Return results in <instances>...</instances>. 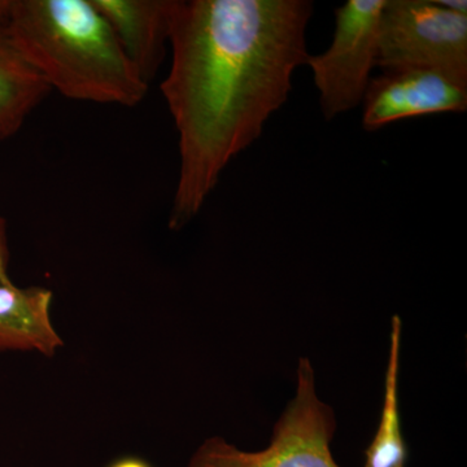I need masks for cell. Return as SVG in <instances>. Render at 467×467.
<instances>
[{
  "instance_id": "obj_3",
  "label": "cell",
  "mask_w": 467,
  "mask_h": 467,
  "mask_svg": "<svg viewBox=\"0 0 467 467\" xmlns=\"http://www.w3.org/2000/svg\"><path fill=\"white\" fill-rule=\"evenodd\" d=\"M296 376V393L265 450L244 451L212 438L195 451L189 467H340L330 450L337 420L333 409L318 398L308 358L300 359Z\"/></svg>"
},
{
  "instance_id": "obj_7",
  "label": "cell",
  "mask_w": 467,
  "mask_h": 467,
  "mask_svg": "<svg viewBox=\"0 0 467 467\" xmlns=\"http://www.w3.org/2000/svg\"><path fill=\"white\" fill-rule=\"evenodd\" d=\"M126 57L150 85L164 61L177 0H92Z\"/></svg>"
},
{
  "instance_id": "obj_2",
  "label": "cell",
  "mask_w": 467,
  "mask_h": 467,
  "mask_svg": "<svg viewBox=\"0 0 467 467\" xmlns=\"http://www.w3.org/2000/svg\"><path fill=\"white\" fill-rule=\"evenodd\" d=\"M5 23L15 47L63 97L135 107L149 91L92 0H9Z\"/></svg>"
},
{
  "instance_id": "obj_1",
  "label": "cell",
  "mask_w": 467,
  "mask_h": 467,
  "mask_svg": "<svg viewBox=\"0 0 467 467\" xmlns=\"http://www.w3.org/2000/svg\"><path fill=\"white\" fill-rule=\"evenodd\" d=\"M310 0H177L162 95L178 133L169 227L201 212L221 174L256 142L308 63Z\"/></svg>"
},
{
  "instance_id": "obj_13",
  "label": "cell",
  "mask_w": 467,
  "mask_h": 467,
  "mask_svg": "<svg viewBox=\"0 0 467 467\" xmlns=\"http://www.w3.org/2000/svg\"><path fill=\"white\" fill-rule=\"evenodd\" d=\"M439 5L457 14L467 15V3L465 0H438Z\"/></svg>"
},
{
  "instance_id": "obj_11",
  "label": "cell",
  "mask_w": 467,
  "mask_h": 467,
  "mask_svg": "<svg viewBox=\"0 0 467 467\" xmlns=\"http://www.w3.org/2000/svg\"><path fill=\"white\" fill-rule=\"evenodd\" d=\"M8 265V244L7 233H5V223L0 216V272L7 270Z\"/></svg>"
},
{
  "instance_id": "obj_12",
  "label": "cell",
  "mask_w": 467,
  "mask_h": 467,
  "mask_svg": "<svg viewBox=\"0 0 467 467\" xmlns=\"http://www.w3.org/2000/svg\"><path fill=\"white\" fill-rule=\"evenodd\" d=\"M107 467H152V465L149 461L140 459V457L124 456L112 461Z\"/></svg>"
},
{
  "instance_id": "obj_8",
  "label": "cell",
  "mask_w": 467,
  "mask_h": 467,
  "mask_svg": "<svg viewBox=\"0 0 467 467\" xmlns=\"http://www.w3.org/2000/svg\"><path fill=\"white\" fill-rule=\"evenodd\" d=\"M52 292L47 288H20L7 270L0 272V350H36L54 356L63 346L52 326Z\"/></svg>"
},
{
  "instance_id": "obj_6",
  "label": "cell",
  "mask_w": 467,
  "mask_h": 467,
  "mask_svg": "<svg viewBox=\"0 0 467 467\" xmlns=\"http://www.w3.org/2000/svg\"><path fill=\"white\" fill-rule=\"evenodd\" d=\"M362 107V126L376 131L411 117L465 112L467 85L435 70H389L371 78Z\"/></svg>"
},
{
  "instance_id": "obj_14",
  "label": "cell",
  "mask_w": 467,
  "mask_h": 467,
  "mask_svg": "<svg viewBox=\"0 0 467 467\" xmlns=\"http://www.w3.org/2000/svg\"><path fill=\"white\" fill-rule=\"evenodd\" d=\"M8 2L9 0H0V18L5 17L7 14Z\"/></svg>"
},
{
  "instance_id": "obj_4",
  "label": "cell",
  "mask_w": 467,
  "mask_h": 467,
  "mask_svg": "<svg viewBox=\"0 0 467 467\" xmlns=\"http://www.w3.org/2000/svg\"><path fill=\"white\" fill-rule=\"evenodd\" d=\"M377 67L435 70L467 85V15L438 0H387Z\"/></svg>"
},
{
  "instance_id": "obj_10",
  "label": "cell",
  "mask_w": 467,
  "mask_h": 467,
  "mask_svg": "<svg viewBox=\"0 0 467 467\" xmlns=\"http://www.w3.org/2000/svg\"><path fill=\"white\" fill-rule=\"evenodd\" d=\"M401 319L392 318L391 344L384 383L382 417L370 447L365 451L364 467H405L407 445L401 432L399 411V368H400Z\"/></svg>"
},
{
  "instance_id": "obj_5",
  "label": "cell",
  "mask_w": 467,
  "mask_h": 467,
  "mask_svg": "<svg viewBox=\"0 0 467 467\" xmlns=\"http://www.w3.org/2000/svg\"><path fill=\"white\" fill-rule=\"evenodd\" d=\"M387 0H347L335 11L330 47L310 55L306 66L327 121L355 109L364 100L377 67L380 16Z\"/></svg>"
},
{
  "instance_id": "obj_9",
  "label": "cell",
  "mask_w": 467,
  "mask_h": 467,
  "mask_svg": "<svg viewBox=\"0 0 467 467\" xmlns=\"http://www.w3.org/2000/svg\"><path fill=\"white\" fill-rule=\"evenodd\" d=\"M5 21L0 18V140L16 134L51 91L15 47Z\"/></svg>"
}]
</instances>
